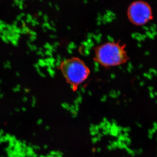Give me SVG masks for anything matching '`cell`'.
<instances>
[{"label": "cell", "instance_id": "5bb4252c", "mask_svg": "<svg viewBox=\"0 0 157 157\" xmlns=\"http://www.w3.org/2000/svg\"><path fill=\"white\" fill-rule=\"evenodd\" d=\"M1 82H2V81H1V80H0V83H1Z\"/></svg>", "mask_w": 157, "mask_h": 157}, {"label": "cell", "instance_id": "30bf717a", "mask_svg": "<svg viewBox=\"0 0 157 157\" xmlns=\"http://www.w3.org/2000/svg\"><path fill=\"white\" fill-rule=\"evenodd\" d=\"M52 52L50 51L47 50L45 52V54L46 55L48 56H51L52 55Z\"/></svg>", "mask_w": 157, "mask_h": 157}, {"label": "cell", "instance_id": "8992f818", "mask_svg": "<svg viewBox=\"0 0 157 157\" xmlns=\"http://www.w3.org/2000/svg\"><path fill=\"white\" fill-rule=\"evenodd\" d=\"M29 47L32 50H36L37 49V47L36 45H32L30 43H29L28 44Z\"/></svg>", "mask_w": 157, "mask_h": 157}, {"label": "cell", "instance_id": "3957f363", "mask_svg": "<svg viewBox=\"0 0 157 157\" xmlns=\"http://www.w3.org/2000/svg\"><path fill=\"white\" fill-rule=\"evenodd\" d=\"M128 16L130 21L135 25H143L152 18V11L150 6L146 2L137 1L129 6Z\"/></svg>", "mask_w": 157, "mask_h": 157}, {"label": "cell", "instance_id": "7a4b0ae2", "mask_svg": "<svg viewBox=\"0 0 157 157\" xmlns=\"http://www.w3.org/2000/svg\"><path fill=\"white\" fill-rule=\"evenodd\" d=\"M60 67L63 75L73 90L76 89L84 82L90 73L85 63L77 57L64 60Z\"/></svg>", "mask_w": 157, "mask_h": 157}, {"label": "cell", "instance_id": "9a60e30c", "mask_svg": "<svg viewBox=\"0 0 157 157\" xmlns=\"http://www.w3.org/2000/svg\"><path fill=\"white\" fill-rule=\"evenodd\" d=\"M0 93H1V90H0Z\"/></svg>", "mask_w": 157, "mask_h": 157}, {"label": "cell", "instance_id": "52a82bcc", "mask_svg": "<svg viewBox=\"0 0 157 157\" xmlns=\"http://www.w3.org/2000/svg\"><path fill=\"white\" fill-rule=\"evenodd\" d=\"M0 36L1 37V38H2V39L3 41H4V42L8 43V42H9V40H8L7 37H6V36L1 35Z\"/></svg>", "mask_w": 157, "mask_h": 157}, {"label": "cell", "instance_id": "ba28073f", "mask_svg": "<svg viewBox=\"0 0 157 157\" xmlns=\"http://www.w3.org/2000/svg\"><path fill=\"white\" fill-rule=\"evenodd\" d=\"M11 63L9 62H6L5 63V67L6 68H11Z\"/></svg>", "mask_w": 157, "mask_h": 157}, {"label": "cell", "instance_id": "8fae6325", "mask_svg": "<svg viewBox=\"0 0 157 157\" xmlns=\"http://www.w3.org/2000/svg\"><path fill=\"white\" fill-rule=\"evenodd\" d=\"M38 54L39 55L42 56H43L44 54V52H42V50H41V49H39V51L38 52Z\"/></svg>", "mask_w": 157, "mask_h": 157}, {"label": "cell", "instance_id": "277c9868", "mask_svg": "<svg viewBox=\"0 0 157 157\" xmlns=\"http://www.w3.org/2000/svg\"><path fill=\"white\" fill-rule=\"evenodd\" d=\"M38 64L39 65V67H46V66L45 60L42 59H40L39 60Z\"/></svg>", "mask_w": 157, "mask_h": 157}, {"label": "cell", "instance_id": "5b68a950", "mask_svg": "<svg viewBox=\"0 0 157 157\" xmlns=\"http://www.w3.org/2000/svg\"><path fill=\"white\" fill-rule=\"evenodd\" d=\"M47 71H48V73L50 74L51 76H53L54 75L55 72L53 69H52V68L51 67H48Z\"/></svg>", "mask_w": 157, "mask_h": 157}, {"label": "cell", "instance_id": "6da1fadb", "mask_svg": "<svg viewBox=\"0 0 157 157\" xmlns=\"http://www.w3.org/2000/svg\"><path fill=\"white\" fill-rule=\"evenodd\" d=\"M129 59L125 46L119 42H105L95 48L94 59L104 67L123 64Z\"/></svg>", "mask_w": 157, "mask_h": 157}, {"label": "cell", "instance_id": "4fadbf2b", "mask_svg": "<svg viewBox=\"0 0 157 157\" xmlns=\"http://www.w3.org/2000/svg\"><path fill=\"white\" fill-rule=\"evenodd\" d=\"M25 91L27 92H29V90L28 89H25Z\"/></svg>", "mask_w": 157, "mask_h": 157}, {"label": "cell", "instance_id": "9c48e42d", "mask_svg": "<svg viewBox=\"0 0 157 157\" xmlns=\"http://www.w3.org/2000/svg\"><path fill=\"white\" fill-rule=\"evenodd\" d=\"M20 88L21 86L20 85H17V86H16L14 88V92H17L19 91H20Z\"/></svg>", "mask_w": 157, "mask_h": 157}, {"label": "cell", "instance_id": "7c38bea8", "mask_svg": "<svg viewBox=\"0 0 157 157\" xmlns=\"http://www.w3.org/2000/svg\"><path fill=\"white\" fill-rule=\"evenodd\" d=\"M36 36H31L30 37V39L31 41H33L36 40Z\"/></svg>", "mask_w": 157, "mask_h": 157}]
</instances>
